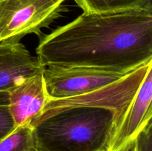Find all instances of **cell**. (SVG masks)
<instances>
[{
  "instance_id": "cell-10",
  "label": "cell",
  "mask_w": 152,
  "mask_h": 151,
  "mask_svg": "<svg viewBox=\"0 0 152 151\" xmlns=\"http://www.w3.org/2000/svg\"><path fill=\"white\" fill-rule=\"evenodd\" d=\"M0 151H38L31 124L17 126L0 140Z\"/></svg>"
},
{
  "instance_id": "cell-9",
  "label": "cell",
  "mask_w": 152,
  "mask_h": 151,
  "mask_svg": "<svg viewBox=\"0 0 152 151\" xmlns=\"http://www.w3.org/2000/svg\"><path fill=\"white\" fill-rule=\"evenodd\" d=\"M85 13H108L134 9L152 10L151 0H74Z\"/></svg>"
},
{
  "instance_id": "cell-2",
  "label": "cell",
  "mask_w": 152,
  "mask_h": 151,
  "mask_svg": "<svg viewBox=\"0 0 152 151\" xmlns=\"http://www.w3.org/2000/svg\"><path fill=\"white\" fill-rule=\"evenodd\" d=\"M117 113L101 107L80 106L32 121L38 151H105Z\"/></svg>"
},
{
  "instance_id": "cell-11",
  "label": "cell",
  "mask_w": 152,
  "mask_h": 151,
  "mask_svg": "<svg viewBox=\"0 0 152 151\" xmlns=\"http://www.w3.org/2000/svg\"><path fill=\"white\" fill-rule=\"evenodd\" d=\"M126 151H152V122L140 132Z\"/></svg>"
},
{
  "instance_id": "cell-5",
  "label": "cell",
  "mask_w": 152,
  "mask_h": 151,
  "mask_svg": "<svg viewBox=\"0 0 152 151\" xmlns=\"http://www.w3.org/2000/svg\"><path fill=\"white\" fill-rule=\"evenodd\" d=\"M130 73L90 68L45 67L43 75L49 99H63L94 91Z\"/></svg>"
},
{
  "instance_id": "cell-12",
  "label": "cell",
  "mask_w": 152,
  "mask_h": 151,
  "mask_svg": "<svg viewBox=\"0 0 152 151\" xmlns=\"http://www.w3.org/2000/svg\"><path fill=\"white\" fill-rule=\"evenodd\" d=\"M16 128L8 105H0V140Z\"/></svg>"
},
{
  "instance_id": "cell-6",
  "label": "cell",
  "mask_w": 152,
  "mask_h": 151,
  "mask_svg": "<svg viewBox=\"0 0 152 151\" xmlns=\"http://www.w3.org/2000/svg\"><path fill=\"white\" fill-rule=\"evenodd\" d=\"M152 65L124 113L113 129L105 151H126L151 121Z\"/></svg>"
},
{
  "instance_id": "cell-4",
  "label": "cell",
  "mask_w": 152,
  "mask_h": 151,
  "mask_svg": "<svg viewBox=\"0 0 152 151\" xmlns=\"http://www.w3.org/2000/svg\"><path fill=\"white\" fill-rule=\"evenodd\" d=\"M151 65L152 61L134 70L121 79L83 96L69 99H49L41 115L32 121L67 108L91 106L101 107L114 110L117 115V124L140 87Z\"/></svg>"
},
{
  "instance_id": "cell-7",
  "label": "cell",
  "mask_w": 152,
  "mask_h": 151,
  "mask_svg": "<svg viewBox=\"0 0 152 151\" xmlns=\"http://www.w3.org/2000/svg\"><path fill=\"white\" fill-rule=\"evenodd\" d=\"M48 100L43 72L19 80L8 96L9 110L16 127L30 124L39 116Z\"/></svg>"
},
{
  "instance_id": "cell-1",
  "label": "cell",
  "mask_w": 152,
  "mask_h": 151,
  "mask_svg": "<svg viewBox=\"0 0 152 151\" xmlns=\"http://www.w3.org/2000/svg\"><path fill=\"white\" fill-rule=\"evenodd\" d=\"M36 53L45 68L132 72L152 61V10L83 12L42 36Z\"/></svg>"
},
{
  "instance_id": "cell-8",
  "label": "cell",
  "mask_w": 152,
  "mask_h": 151,
  "mask_svg": "<svg viewBox=\"0 0 152 151\" xmlns=\"http://www.w3.org/2000/svg\"><path fill=\"white\" fill-rule=\"evenodd\" d=\"M44 70L22 43H0V105H8L9 93L19 80Z\"/></svg>"
},
{
  "instance_id": "cell-3",
  "label": "cell",
  "mask_w": 152,
  "mask_h": 151,
  "mask_svg": "<svg viewBox=\"0 0 152 151\" xmlns=\"http://www.w3.org/2000/svg\"><path fill=\"white\" fill-rule=\"evenodd\" d=\"M67 0H0V43L19 42L24 36H41L65 11Z\"/></svg>"
}]
</instances>
